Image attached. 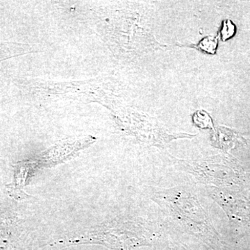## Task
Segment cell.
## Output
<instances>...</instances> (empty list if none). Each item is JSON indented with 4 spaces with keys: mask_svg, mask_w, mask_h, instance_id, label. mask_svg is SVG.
Wrapping results in <instances>:
<instances>
[{
    "mask_svg": "<svg viewBox=\"0 0 250 250\" xmlns=\"http://www.w3.org/2000/svg\"><path fill=\"white\" fill-rule=\"evenodd\" d=\"M136 227L129 225H106L82 237L83 241H93L116 250H130L135 247L146 246L145 237L134 231Z\"/></svg>",
    "mask_w": 250,
    "mask_h": 250,
    "instance_id": "cell-1",
    "label": "cell"
},
{
    "mask_svg": "<svg viewBox=\"0 0 250 250\" xmlns=\"http://www.w3.org/2000/svg\"><path fill=\"white\" fill-rule=\"evenodd\" d=\"M95 142V138H86L72 143H65L57 145L50 148L48 150L37 156L34 160L28 161L24 163L22 168L27 170L24 182L26 183L29 174L36 170H41L45 167H51L62 164L64 161L70 159L84 147H88Z\"/></svg>",
    "mask_w": 250,
    "mask_h": 250,
    "instance_id": "cell-2",
    "label": "cell"
}]
</instances>
